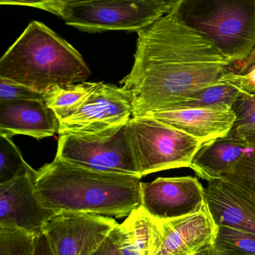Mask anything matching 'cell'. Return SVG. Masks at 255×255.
I'll list each match as a JSON object with an SVG mask.
<instances>
[{
	"label": "cell",
	"instance_id": "cell-1",
	"mask_svg": "<svg viewBox=\"0 0 255 255\" xmlns=\"http://www.w3.org/2000/svg\"><path fill=\"white\" fill-rule=\"evenodd\" d=\"M141 179L93 171L56 157L38 170L35 186L44 205L55 213L122 219L141 206Z\"/></svg>",
	"mask_w": 255,
	"mask_h": 255
},
{
	"label": "cell",
	"instance_id": "cell-2",
	"mask_svg": "<svg viewBox=\"0 0 255 255\" xmlns=\"http://www.w3.org/2000/svg\"><path fill=\"white\" fill-rule=\"evenodd\" d=\"M90 69L81 54L48 26L31 22L0 59V77L45 93L86 82Z\"/></svg>",
	"mask_w": 255,
	"mask_h": 255
},
{
	"label": "cell",
	"instance_id": "cell-3",
	"mask_svg": "<svg viewBox=\"0 0 255 255\" xmlns=\"http://www.w3.org/2000/svg\"><path fill=\"white\" fill-rule=\"evenodd\" d=\"M231 65L173 63L134 56L132 69L121 84L132 98L133 116H144L170 110L201 89L232 82L236 73Z\"/></svg>",
	"mask_w": 255,
	"mask_h": 255
},
{
	"label": "cell",
	"instance_id": "cell-4",
	"mask_svg": "<svg viewBox=\"0 0 255 255\" xmlns=\"http://www.w3.org/2000/svg\"><path fill=\"white\" fill-rule=\"evenodd\" d=\"M177 0L141 1H2V5L34 7L62 18L68 26L87 32L147 29L169 13Z\"/></svg>",
	"mask_w": 255,
	"mask_h": 255
},
{
	"label": "cell",
	"instance_id": "cell-5",
	"mask_svg": "<svg viewBox=\"0 0 255 255\" xmlns=\"http://www.w3.org/2000/svg\"><path fill=\"white\" fill-rule=\"evenodd\" d=\"M171 11L213 41L232 65L255 49V0H177Z\"/></svg>",
	"mask_w": 255,
	"mask_h": 255
},
{
	"label": "cell",
	"instance_id": "cell-6",
	"mask_svg": "<svg viewBox=\"0 0 255 255\" xmlns=\"http://www.w3.org/2000/svg\"><path fill=\"white\" fill-rule=\"evenodd\" d=\"M135 57L173 63L231 65L216 44L170 11L138 32Z\"/></svg>",
	"mask_w": 255,
	"mask_h": 255
},
{
	"label": "cell",
	"instance_id": "cell-7",
	"mask_svg": "<svg viewBox=\"0 0 255 255\" xmlns=\"http://www.w3.org/2000/svg\"><path fill=\"white\" fill-rule=\"evenodd\" d=\"M131 138L141 177L173 168H190L202 142L148 116L129 121Z\"/></svg>",
	"mask_w": 255,
	"mask_h": 255
},
{
	"label": "cell",
	"instance_id": "cell-8",
	"mask_svg": "<svg viewBox=\"0 0 255 255\" xmlns=\"http://www.w3.org/2000/svg\"><path fill=\"white\" fill-rule=\"evenodd\" d=\"M56 157L93 171L141 177L129 122L100 135H59Z\"/></svg>",
	"mask_w": 255,
	"mask_h": 255
},
{
	"label": "cell",
	"instance_id": "cell-9",
	"mask_svg": "<svg viewBox=\"0 0 255 255\" xmlns=\"http://www.w3.org/2000/svg\"><path fill=\"white\" fill-rule=\"evenodd\" d=\"M133 116L132 98L122 87L98 83L71 117L59 122V135H95L126 125Z\"/></svg>",
	"mask_w": 255,
	"mask_h": 255
},
{
	"label": "cell",
	"instance_id": "cell-10",
	"mask_svg": "<svg viewBox=\"0 0 255 255\" xmlns=\"http://www.w3.org/2000/svg\"><path fill=\"white\" fill-rule=\"evenodd\" d=\"M118 225L113 218L60 212L48 222L44 234L55 255H95Z\"/></svg>",
	"mask_w": 255,
	"mask_h": 255
},
{
	"label": "cell",
	"instance_id": "cell-11",
	"mask_svg": "<svg viewBox=\"0 0 255 255\" xmlns=\"http://www.w3.org/2000/svg\"><path fill=\"white\" fill-rule=\"evenodd\" d=\"M37 172L0 184V229L19 230L35 236L44 234L56 213L47 208L38 195Z\"/></svg>",
	"mask_w": 255,
	"mask_h": 255
},
{
	"label": "cell",
	"instance_id": "cell-12",
	"mask_svg": "<svg viewBox=\"0 0 255 255\" xmlns=\"http://www.w3.org/2000/svg\"><path fill=\"white\" fill-rule=\"evenodd\" d=\"M205 205V189L196 177H158L141 184V207L159 220L198 213Z\"/></svg>",
	"mask_w": 255,
	"mask_h": 255
},
{
	"label": "cell",
	"instance_id": "cell-13",
	"mask_svg": "<svg viewBox=\"0 0 255 255\" xmlns=\"http://www.w3.org/2000/svg\"><path fill=\"white\" fill-rule=\"evenodd\" d=\"M158 222L160 243L156 255H192L213 243L217 231L207 204L198 213Z\"/></svg>",
	"mask_w": 255,
	"mask_h": 255
},
{
	"label": "cell",
	"instance_id": "cell-14",
	"mask_svg": "<svg viewBox=\"0 0 255 255\" xmlns=\"http://www.w3.org/2000/svg\"><path fill=\"white\" fill-rule=\"evenodd\" d=\"M205 201L217 226H228L255 234V195L218 179L208 181Z\"/></svg>",
	"mask_w": 255,
	"mask_h": 255
},
{
	"label": "cell",
	"instance_id": "cell-15",
	"mask_svg": "<svg viewBox=\"0 0 255 255\" xmlns=\"http://www.w3.org/2000/svg\"><path fill=\"white\" fill-rule=\"evenodd\" d=\"M144 116L180 129L203 144L228 135L236 122L235 113L230 107L171 109Z\"/></svg>",
	"mask_w": 255,
	"mask_h": 255
},
{
	"label": "cell",
	"instance_id": "cell-16",
	"mask_svg": "<svg viewBox=\"0 0 255 255\" xmlns=\"http://www.w3.org/2000/svg\"><path fill=\"white\" fill-rule=\"evenodd\" d=\"M59 121L44 99L0 103V135H29L36 139L59 132Z\"/></svg>",
	"mask_w": 255,
	"mask_h": 255
},
{
	"label": "cell",
	"instance_id": "cell-17",
	"mask_svg": "<svg viewBox=\"0 0 255 255\" xmlns=\"http://www.w3.org/2000/svg\"><path fill=\"white\" fill-rule=\"evenodd\" d=\"M254 149L244 139L229 132L202 144L194 156L190 168L207 182L218 180Z\"/></svg>",
	"mask_w": 255,
	"mask_h": 255
},
{
	"label": "cell",
	"instance_id": "cell-18",
	"mask_svg": "<svg viewBox=\"0 0 255 255\" xmlns=\"http://www.w3.org/2000/svg\"><path fill=\"white\" fill-rule=\"evenodd\" d=\"M111 236L120 255H156L160 243L159 222L141 206Z\"/></svg>",
	"mask_w": 255,
	"mask_h": 255
},
{
	"label": "cell",
	"instance_id": "cell-19",
	"mask_svg": "<svg viewBox=\"0 0 255 255\" xmlns=\"http://www.w3.org/2000/svg\"><path fill=\"white\" fill-rule=\"evenodd\" d=\"M98 85L93 82H82L55 86L43 94L44 101L61 122L76 113Z\"/></svg>",
	"mask_w": 255,
	"mask_h": 255
},
{
	"label": "cell",
	"instance_id": "cell-20",
	"mask_svg": "<svg viewBox=\"0 0 255 255\" xmlns=\"http://www.w3.org/2000/svg\"><path fill=\"white\" fill-rule=\"evenodd\" d=\"M243 92L237 81V74L232 82L219 83L201 89L186 97L171 109L214 108L230 107ZM170 109V110H171Z\"/></svg>",
	"mask_w": 255,
	"mask_h": 255
},
{
	"label": "cell",
	"instance_id": "cell-21",
	"mask_svg": "<svg viewBox=\"0 0 255 255\" xmlns=\"http://www.w3.org/2000/svg\"><path fill=\"white\" fill-rule=\"evenodd\" d=\"M219 255H255V234L228 226H217L213 243Z\"/></svg>",
	"mask_w": 255,
	"mask_h": 255
},
{
	"label": "cell",
	"instance_id": "cell-22",
	"mask_svg": "<svg viewBox=\"0 0 255 255\" xmlns=\"http://www.w3.org/2000/svg\"><path fill=\"white\" fill-rule=\"evenodd\" d=\"M9 137L0 135V184L26 174H35Z\"/></svg>",
	"mask_w": 255,
	"mask_h": 255
},
{
	"label": "cell",
	"instance_id": "cell-23",
	"mask_svg": "<svg viewBox=\"0 0 255 255\" xmlns=\"http://www.w3.org/2000/svg\"><path fill=\"white\" fill-rule=\"evenodd\" d=\"M35 237L19 230L0 229V255H34Z\"/></svg>",
	"mask_w": 255,
	"mask_h": 255
},
{
	"label": "cell",
	"instance_id": "cell-24",
	"mask_svg": "<svg viewBox=\"0 0 255 255\" xmlns=\"http://www.w3.org/2000/svg\"><path fill=\"white\" fill-rule=\"evenodd\" d=\"M221 179L231 182L255 195V149L242 157Z\"/></svg>",
	"mask_w": 255,
	"mask_h": 255
},
{
	"label": "cell",
	"instance_id": "cell-25",
	"mask_svg": "<svg viewBox=\"0 0 255 255\" xmlns=\"http://www.w3.org/2000/svg\"><path fill=\"white\" fill-rule=\"evenodd\" d=\"M231 109L236 115L232 130L255 128V94L242 92Z\"/></svg>",
	"mask_w": 255,
	"mask_h": 255
},
{
	"label": "cell",
	"instance_id": "cell-26",
	"mask_svg": "<svg viewBox=\"0 0 255 255\" xmlns=\"http://www.w3.org/2000/svg\"><path fill=\"white\" fill-rule=\"evenodd\" d=\"M39 99H44L43 94L12 80L0 77V103Z\"/></svg>",
	"mask_w": 255,
	"mask_h": 255
},
{
	"label": "cell",
	"instance_id": "cell-27",
	"mask_svg": "<svg viewBox=\"0 0 255 255\" xmlns=\"http://www.w3.org/2000/svg\"><path fill=\"white\" fill-rule=\"evenodd\" d=\"M237 82L243 92L255 94V65L244 74H237Z\"/></svg>",
	"mask_w": 255,
	"mask_h": 255
},
{
	"label": "cell",
	"instance_id": "cell-28",
	"mask_svg": "<svg viewBox=\"0 0 255 255\" xmlns=\"http://www.w3.org/2000/svg\"><path fill=\"white\" fill-rule=\"evenodd\" d=\"M34 255H55L45 234H41L35 237Z\"/></svg>",
	"mask_w": 255,
	"mask_h": 255
},
{
	"label": "cell",
	"instance_id": "cell-29",
	"mask_svg": "<svg viewBox=\"0 0 255 255\" xmlns=\"http://www.w3.org/2000/svg\"><path fill=\"white\" fill-rule=\"evenodd\" d=\"M255 65V49L249 58L242 63L232 65L233 71L237 74H244Z\"/></svg>",
	"mask_w": 255,
	"mask_h": 255
},
{
	"label": "cell",
	"instance_id": "cell-30",
	"mask_svg": "<svg viewBox=\"0 0 255 255\" xmlns=\"http://www.w3.org/2000/svg\"><path fill=\"white\" fill-rule=\"evenodd\" d=\"M230 132L243 138L255 149V128L235 129V130H231Z\"/></svg>",
	"mask_w": 255,
	"mask_h": 255
},
{
	"label": "cell",
	"instance_id": "cell-31",
	"mask_svg": "<svg viewBox=\"0 0 255 255\" xmlns=\"http://www.w3.org/2000/svg\"><path fill=\"white\" fill-rule=\"evenodd\" d=\"M98 252L99 255H120L117 249H116L111 234L109 236L108 238L105 240V242L103 243Z\"/></svg>",
	"mask_w": 255,
	"mask_h": 255
},
{
	"label": "cell",
	"instance_id": "cell-32",
	"mask_svg": "<svg viewBox=\"0 0 255 255\" xmlns=\"http://www.w3.org/2000/svg\"><path fill=\"white\" fill-rule=\"evenodd\" d=\"M192 255H219L216 249H215L213 243L207 245L204 247L201 248L198 252H195Z\"/></svg>",
	"mask_w": 255,
	"mask_h": 255
},
{
	"label": "cell",
	"instance_id": "cell-33",
	"mask_svg": "<svg viewBox=\"0 0 255 255\" xmlns=\"http://www.w3.org/2000/svg\"><path fill=\"white\" fill-rule=\"evenodd\" d=\"M95 255H99V254H98V252H97V253H96V254H95Z\"/></svg>",
	"mask_w": 255,
	"mask_h": 255
}]
</instances>
